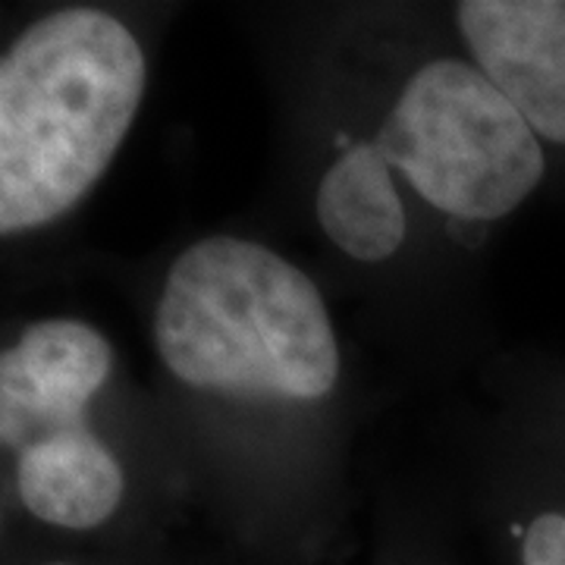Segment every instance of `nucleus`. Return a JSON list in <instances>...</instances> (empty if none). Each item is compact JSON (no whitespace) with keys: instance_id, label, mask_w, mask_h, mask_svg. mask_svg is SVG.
Returning <instances> with one entry per match:
<instances>
[{"instance_id":"nucleus-1","label":"nucleus","mask_w":565,"mask_h":565,"mask_svg":"<svg viewBox=\"0 0 565 565\" xmlns=\"http://www.w3.org/2000/svg\"><path fill=\"white\" fill-rule=\"evenodd\" d=\"M139 39L98 7L35 20L0 61V233L66 217L98 185L145 95Z\"/></svg>"},{"instance_id":"nucleus-2","label":"nucleus","mask_w":565,"mask_h":565,"mask_svg":"<svg viewBox=\"0 0 565 565\" xmlns=\"http://www.w3.org/2000/svg\"><path fill=\"white\" fill-rule=\"evenodd\" d=\"M163 367L185 386L318 403L340 381V345L318 286L267 245L207 236L167 270L154 311Z\"/></svg>"},{"instance_id":"nucleus-3","label":"nucleus","mask_w":565,"mask_h":565,"mask_svg":"<svg viewBox=\"0 0 565 565\" xmlns=\"http://www.w3.org/2000/svg\"><path fill=\"white\" fill-rule=\"evenodd\" d=\"M430 207L456 221L515 214L546 177V148L475 63L415 70L374 141Z\"/></svg>"},{"instance_id":"nucleus-4","label":"nucleus","mask_w":565,"mask_h":565,"mask_svg":"<svg viewBox=\"0 0 565 565\" xmlns=\"http://www.w3.org/2000/svg\"><path fill=\"white\" fill-rule=\"evenodd\" d=\"M114 349L92 323L47 318L0 359V440L22 452L51 434L88 427V405L110 381Z\"/></svg>"},{"instance_id":"nucleus-5","label":"nucleus","mask_w":565,"mask_h":565,"mask_svg":"<svg viewBox=\"0 0 565 565\" xmlns=\"http://www.w3.org/2000/svg\"><path fill=\"white\" fill-rule=\"evenodd\" d=\"M456 20L471 63L565 151V0H465Z\"/></svg>"},{"instance_id":"nucleus-6","label":"nucleus","mask_w":565,"mask_h":565,"mask_svg":"<svg viewBox=\"0 0 565 565\" xmlns=\"http://www.w3.org/2000/svg\"><path fill=\"white\" fill-rule=\"evenodd\" d=\"M117 456L88 430H63L17 452V493L44 525L92 531L122 503Z\"/></svg>"},{"instance_id":"nucleus-7","label":"nucleus","mask_w":565,"mask_h":565,"mask_svg":"<svg viewBox=\"0 0 565 565\" xmlns=\"http://www.w3.org/2000/svg\"><path fill=\"white\" fill-rule=\"evenodd\" d=\"M377 145H349L327 167L315 195V214L327 239L362 264L393 258L405 243V204Z\"/></svg>"},{"instance_id":"nucleus-8","label":"nucleus","mask_w":565,"mask_h":565,"mask_svg":"<svg viewBox=\"0 0 565 565\" xmlns=\"http://www.w3.org/2000/svg\"><path fill=\"white\" fill-rule=\"evenodd\" d=\"M522 565H565V512L541 509L522 534Z\"/></svg>"},{"instance_id":"nucleus-9","label":"nucleus","mask_w":565,"mask_h":565,"mask_svg":"<svg viewBox=\"0 0 565 565\" xmlns=\"http://www.w3.org/2000/svg\"><path fill=\"white\" fill-rule=\"evenodd\" d=\"M54 565H66V563H54Z\"/></svg>"},{"instance_id":"nucleus-10","label":"nucleus","mask_w":565,"mask_h":565,"mask_svg":"<svg viewBox=\"0 0 565 565\" xmlns=\"http://www.w3.org/2000/svg\"><path fill=\"white\" fill-rule=\"evenodd\" d=\"M563 512H565V503H563Z\"/></svg>"}]
</instances>
